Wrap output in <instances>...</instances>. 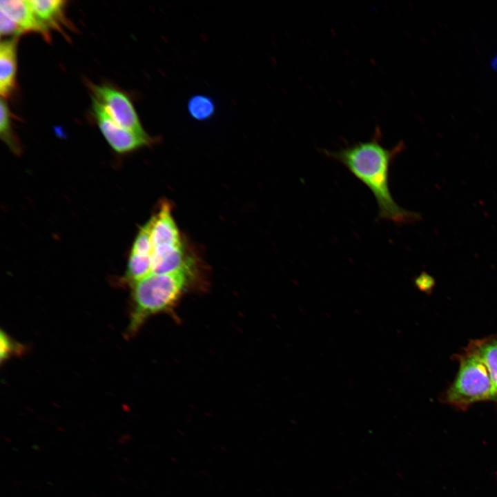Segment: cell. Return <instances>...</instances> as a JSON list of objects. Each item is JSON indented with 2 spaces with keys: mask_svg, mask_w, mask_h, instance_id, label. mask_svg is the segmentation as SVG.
Listing matches in <instances>:
<instances>
[{
  "mask_svg": "<svg viewBox=\"0 0 497 497\" xmlns=\"http://www.w3.org/2000/svg\"><path fill=\"white\" fill-rule=\"evenodd\" d=\"M153 273L167 274L179 271L192 273L193 261L185 255L183 247L153 254Z\"/></svg>",
  "mask_w": 497,
  "mask_h": 497,
  "instance_id": "cell-10",
  "label": "cell"
},
{
  "mask_svg": "<svg viewBox=\"0 0 497 497\" xmlns=\"http://www.w3.org/2000/svg\"><path fill=\"white\" fill-rule=\"evenodd\" d=\"M148 223L153 253H161L183 247L168 204H163L158 213L148 221Z\"/></svg>",
  "mask_w": 497,
  "mask_h": 497,
  "instance_id": "cell-6",
  "label": "cell"
},
{
  "mask_svg": "<svg viewBox=\"0 0 497 497\" xmlns=\"http://www.w3.org/2000/svg\"><path fill=\"white\" fill-rule=\"evenodd\" d=\"M490 66L493 70L497 71V55L491 59Z\"/></svg>",
  "mask_w": 497,
  "mask_h": 497,
  "instance_id": "cell-19",
  "label": "cell"
},
{
  "mask_svg": "<svg viewBox=\"0 0 497 497\" xmlns=\"http://www.w3.org/2000/svg\"><path fill=\"white\" fill-rule=\"evenodd\" d=\"M130 253L142 255L152 256L153 244L148 222L140 228L133 242Z\"/></svg>",
  "mask_w": 497,
  "mask_h": 497,
  "instance_id": "cell-15",
  "label": "cell"
},
{
  "mask_svg": "<svg viewBox=\"0 0 497 497\" xmlns=\"http://www.w3.org/2000/svg\"><path fill=\"white\" fill-rule=\"evenodd\" d=\"M459 367L456 377L445 395V400L458 409L485 400L495 401L493 386L486 375L484 364L468 344L457 355Z\"/></svg>",
  "mask_w": 497,
  "mask_h": 497,
  "instance_id": "cell-3",
  "label": "cell"
},
{
  "mask_svg": "<svg viewBox=\"0 0 497 497\" xmlns=\"http://www.w3.org/2000/svg\"><path fill=\"white\" fill-rule=\"evenodd\" d=\"M92 113L96 122L111 148L119 153H126L153 142L148 135H142L128 130L117 124L102 105L92 98Z\"/></svg>",
  "mask_w": 497,
  "mask_h": 497,
  "instance_id": "cell-5",
  "label": "cell"
},
{
  "mask_svg": "<svg viewBox=\"0 0 497 497\" xmlns=\"http://www.w3.org/2000/svg\"><path fill=\"white\" fill-rule=\"evenodd\" d=\"M0 33L1 36H18L23 34L20 27L3 12H0Z\"/></svg>",
  "mask_w": 497,
  "mask_h": 497,
  "instance_id": "cell-17",
  "label": "cell"
},
{
  "mask_svg": "<svg viewBox=\"0 0 497 497\" xmlns=\"http://www.w3.org/2000/svg\"><path fill=\"white\" fill-rule=\"evenodd\" d=\"M17 38L2 41L0 43V94L10 97L16 88Z\"/></svg>",
  "mask_w": 497,
  "mask_h": 497,
  "instance_id": "cell-9",
  "label": "cell"
},
{
  "mask_svg": "<svg viewBox=\"0 0 497 497\" xmlns=\"http://www.w3.org/2000/svg\"><path fill=\"white\" fill-rule=\"evenodd\" d=\"M0 342L1 362L8 359L13 354L17 353L21 349V346L14 342L3 331H1Z\"/></svg>",
  "mask_w": 497,
  "mask_h": 497,
  "instance_id": "cell-16",
  "label": "cell"
},
{
  "mask_svg": "<svg viewBox=\"0 0 497 497\" xmlns=\"http://www.w3.org/2000/svg\"><path fill=\"white\" fill-rule=\"evenodd\" d=\"M484 364L497 402V335L475 340L469 344Z\"/></svg>",
  "mask_w": 497,
  "mask_h": 497,
  "instance_id": "cell-11",
  "label": "cell"
},
{
  "mask_svg": "<svg viewBox=\"0 0 497 497\" xmlns=\"http://www.w3.org/2000/svg\"><path fill=\"white\" fill-rule=\"evenodd\" d=\"M192 273H151L131 286V310L127 335L136 333L150 317L173 309L185 292Z\"/></svg>",
  "mask_w": 497,
  "mask_h": 497,
  "instance_id": "cell-2",
  "label": "cell"
},
{
  "mask_svg": "<svg viewBox=\"0 0 497 497\" xmlns=\"http://www.w3.org/2000/svg\"><path fill=\"white\" fill-rule=\"evenodd\" d=\"M434 284L433 278L426 273H422L416 280V284L422 291H430Z\"/></svg>",
  "mask_w": 497,
  "mask_h": 497,
  "instance_id": "cell-18",
  "label": "cell"
},
{
  "mask_svg": "<svg viewBox=\"0 0 497 497\" xmlns=\"http://www.w3.org/2000/svg\"><path fill=\"white\" fill-rule=\"evenodd\" d=\"M30 6L43 28L50 32L51 29L64 32V28H71L66 14V1L30 0Z\"/></svg>",
  "mask_w": 497,
  "mask_h": 497,
  "instance_id": "cell-8",
  "label": "cell"
},
{
  "mask_svg": "<svg viewBox=\"0 0 497 497\" xmlns=\"http://www.w3.org/2000/svg\"><path fill=\"white\" fill-rule=\"evenodd\" d=\"M188 112L194 119L204 121L211 119L215 113V104L209 97L196 95L187 104Z\"/></svg>",
  "mask_w": 497,
  "mask_h": 497,
  "instance_id": "cell-14",
  "label": "cell"
},
{
  "mask_svg": "<svg viewBox=\"0 0 497 497\" xmlns=\"http://www.w3.org/2000/svg\"><path fill=\"white\" fill-rule=\"evenodd\" d=\"M153 273L152 256L130 253L127 269L124 276L125 281L130 284Z\"/></svg>",
  "mask_w": 497,
  "mask_h": 497,
  "instance_id": "cell-12",
  "label": "cell"
},
{
  "mask_svg": "<svg viewBox=\"0 0 497 497\" xmlns=\"http://www.w3.org/2000/svg\"><path fill=\"white\" fill-rule=\"evenodd\" d=\"M382 132L377 126L371 139L358 142L338 150H322L327 157L344 165L373 193L378 207V217L396 224H411L421 220L417 212L400 206L391 195L389 168L395 158L405 148L400 141L392 148L382 143Z\"/></svg>",
  "mask_w": 497,
  "mask_h": 497,
  "instance_id": "cell-1",
  "label": "cell"
},
{
  "mask_svg": "<svg viewBox=\"0 0 497 497\" xmlns=\"http://www.w3.org/2000/svg\"><path fill=\"white\" fill-rule=\"evenodd\" d=\"M88 86L93 98L102 105L117 124L135 133L148 135L142 126L132 101L125 93L106 84L88 83Z\"/></svg>",
  "mask_w": 497,
  "mask_h": 497,
  "instance_id": "cell-4",
  "label": "cell"
},
{
  "mask_svg": "<svg viewBox=\"0 0 497 497\" xmlns=\"http://www.w3.org/2000/svg\"><path fill=\"white\" fill-rule=\"evenodd\" d=\"M0 136L13 152L16 153L20 152V143L12 126L11 113L6 101L3 98L0 101Z\"/></svg>",
  "mask_w": 497,
  "mask_h": 497,
  "instance_id": "cell-13",
  "label": "cell"
},
{
  "mask_svg": "<svg viewBox=\"0 0 497 497\" xmlns=\"http://www.w3.org/2000/svg\"><path fill=\"white\" fill-rule=\"evenodd\" d=\"M0 10L15 22L23 33L36 32L50 41V33L39 21L28 1L1 0Z\"/></svg>",
  "mask_w": 497,
  "mask_h": 497,
  "instance_id": "cell-7",
  "label": "cell"
}]
</instances>
